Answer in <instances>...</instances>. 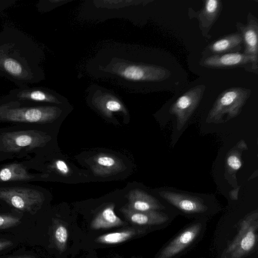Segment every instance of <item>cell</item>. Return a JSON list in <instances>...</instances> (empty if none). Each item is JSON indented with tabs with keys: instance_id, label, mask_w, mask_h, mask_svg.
<instances>
[{
	"instance_id": "6da1fadb",
	"label": "cell",
	"mask_w": 258,
	"mask_h": 258,
	"mask_svg": "<svg viewBox=\"0 0 258 258\" xmlns=\"http://www.w3.org/2000/svg\"><path fill=\"white\" fill-rule=\"evenodd\" d=\"M42 56L38 44L24 32L8 26L0 32V76L18 88L31 87L43 79Z\"/></svg>"
},
{
	"instance_id": "8fae6325",
	"label": "cell",
	"mask_w": 258,
	"mask_h": 258,
	"mask_svg": "<svg viewBox=\"0 0 258 258\" xmlns=\"http://www.w3.org/2000/svg\"><path fill=\"white\" fill-rule=\"evenodd\" d=\"M201 230L202 225L200 223L186 227L164 247L155 258H173L177 256L197 239Z\"/></svg>"
},
{
	"instance_id": "4316f807",
	"label": "cell",
	"mask_w": 258,
	"mask_h": 258,
	"mask_svg": "<svg viewBox=\"0 0 258 258\" xmlns=\"http://www.w3.org/2000/svg\"><path fill=\"white\" fill-rule=\"evenodd\" d=\"M7 258H36V257L31 255H21L9 257Z\"/></svg>"
},
{
	"instance_id": "484cf974",
	"label": "cell",
	"mask_w": 258,
	"mask_h": 258,
	"mask_svg": "<svg viewBox=\"0 0 258 258\" xmlns=\"http://www.w3.org/2000/svg\"><path fill=\"white\" fill-rule=\"evenodd\" d=\"M13 244L11 241L0 240V250L6 249L12 246Z\"/></svg>"
},
{
	"instance_id": "30bf717a",
	"label": "cell",
	"mask_w": 258,
	"mask_h": 258,
	"mask_svg": "<svg viewBox=\"0 0 258 258\" xmlns=\"http://www.w3.org/2000/svg\"><path fill=\"white\" fill-rule=\"evenodd\" d=\"M203 2L202 9L196 11L189 8L187 14L190 19H198L203 37L209 40L212 37L210 30L221 13L223 4L220 0H205Z\"/></svg>"
},
{
	"instance_id": "4fadbf2b",
	"label": "cell",
	"mask_w": 258,
	"mask_h": 258,
	"mask_svg": "<svg viewBox=\"0 0 258 258\" xmlns=\"http://www.w3.org/2000/svg\"><path fill=\"white\" fill-rule=\"evenodd\" d=\"M236 27L241 35L243 41L242 53L258 58V20L249 12L247 23L236 22Z\"/></svg>"
},
{
	"instance_id": "603a6c76",
	"label": "cell",
	"mask_w": 258,
	"mask_h": 258,
	"mask_svg": "<svg viewBox=\"0 0 258 258\" xmlns=\"http://www.w3.org/2000/svg\"><path fill=\"white\" fill-rule=\"evenodd\" d=\"M98 106L103 114L107 117H111L113 112L125 111L122 104L118 101L114 99H110L104 102L98 103Z\"/></svg>"
},
{
	"instance_id": "44dd1931",
	"label": "cell",
	"mask_w": 258,
	"mask_h": 258,
	"mask_svg": "<svg viewBox=\"0 0 258 258\" xmlns=\"http://www.w3.org/2000/svg\"><path fill=\"white\" fill-rule=\"evenodd\" d=\"M33 178L20 164H11L0 170V181H24Z\"/></svg>"
},
{
	"instance_id": "7402d4cb",
	"label": "cell",
	"mask_w": 258,
	"mask_h": 258,
	"mask_svg": "<svg viewBox=\"0 0 258 258\" xmlns=\"http://www.w3.org/2000/svg\"><path fill=\"white\" fill-rule=\"evenodd\" d=\"M68 237V229L66 223L59 219H54L52 226L51 239L55 248L61 253L67 248Z\"/></svg>"
},
{
	"instance_id": "52a82bcc",
	"label": "cell",
	"mask_w": 258,
	"mask_h": 258,
	"mask_svg": "<svg viewBox=\"0 0 258 258\" xmlns=\"http://www.w3.org/2000/svg\"><path fill=\"white\" fill-rule=\"evenodd\" d=\"M0 199L17 209L32 213L40 208L44 197L34 189L8 187L0 188Z\"/></svg>"
},
{
	"instance_id": "7c38bea8",
	"label": "cell",
	"mask_w": 258,
	"mask_h": 258,
	"mask_svg": "<svg viewBox=\"0 0 258 258\" xmlns=\"http://www.w3.org/2000/svg\"><path fill=\"white\" fill-rule=\"evenodd\" d=\"M120 74L132 81L161 82L168 78L170 72L160 66L131 65L124 68Z\"/></svg>"
},
{
	"instance_id": "ffe728a7",
	"label": "cell",
	"mask_w": 258,
	"mask_h": 258,
	"mask_svg": "<svg viewBox=\"0 0 258 258\" xmlns=\"http://www.w3.org/2000/svg\"><path fill=\"white\" fill-rule=\"evenodd\" d=\"M144 229L128 228L119 231L105 233L98 236L95 242L105 244H116L126 241L145 232Z\"/></svg>"
},
{
	"instance_id": "277c9868",
	"label": "cell",
	"mask_w": 258,
	"mask_h": 258,
	"mask_svg": "<svg viewBox=\"0 0 258 258\" xmlns=\"http://www.w3.org/2000/svg\"><path fill=\"white\" fill-rule=\"evenodd\" d=\"M157 194L163 201L187 215H200L209 210V204L204 196L167 187L160 189Z\"/></svg>"
},
{
	"instance_id": "d4e9b609",
	"label": "cell",
	"mask_w": 258,
	"mask_h": 258,
	"mask_svg": "<svg viewBox=\"0 0 258 258\" xmlns=\"http://www.w3.org/2000/svg\"><path fill=\"white\" fill-rule=\"evenodd\" d=\"M54 167L62 175H68L70 172L68 166L63 160H56L54 163Z\"/></svg>"
},
{
	"instance_id": "3957f363",
	"label": "cell",
	"mask_w": 258,
	"mask_h": 258,
	"mask_svg": "<svg viewBox=\"0 0 258 258\" xmlns=\"http://www.w3.org/2000/svg\"><path fill=\"white\" fill-rule=\"evenodd\" d=\"M258 212L256 210L239 222L238 232L222 254V258H243L253 250L257 242Z\"/></svg>"
},
{
	"instance_id": "2e32d148",
	"label": "cell",
	"mask_w": 258,
	"mask_h": 258,
	"mask_svg": "<svg viewBox=\"0 0 258 258\" xmlns=\"http://www.w3.org/2000/svg\"><path fill=\"white\" fill-rule=\"evenodd\" d=\"M128 209L138 212L161 211L165 206L156 198L145 191L135 188L130 191L127 195Z\"/></svg>"
},
{
	"instance_id": "ac0fdd59",
	"label": "cell",
	"mask_w": 258,
	"mask_h": 258,
	"mask_svg": "<svg viewBox=\"0 0 258 258\" xmlns=\"http://www.w3.org/2000/svg\"><path fill=\"white\" fill-rule=\"evenodd\" d=\"M115 206L113 203L109 204L100 211L92 220L91 228L100 230L126 225L127 223L115 214Z\"/></svg>"
},
{
	"instance_id": "cb8c5ba5",
	"label": "cell",
	"mask_w": 258,
	"mask_h": 258,
	"mask_svg": "<svg viewBox=\"0 0 258 258\" xmlns=\"http://www.w3.org/2000/svg\"><path fill=\"white\" fill-rule=\"evenodd\" d=\"M20 223V219L16 217L0 215V229L15 226Z\"/></svg>"
},
{
	"instance_id": "9a60e30c",
	"label": "cell",
	"mask_w": 258,
	"mask_h": 258,
	"mask_svg": "<svg viewBox=\"0 0 258 258\" xmlns=\"http://www.w3.org/2000/svg\"><path fill=\"white\" fill-rule=\"evenodd\" d=\"M91 168L94 175L105 177L116 174L125 169L123 161L116 156L100 153L91 158Z\"/></svg>"
},
{
	"instance_id": "d6986e66",
	"label": "cell",
	"mask_w": 258,
	"mask_h": 258,
	"mask_svg": "<svg viewBox=\"0 0 258 258\" xmlns=\"http://www.w3.org/2000/svg\"><path fill=\"white\" fill-rule=\"evenodd\" d=\"M247 149L244 140H240L227 154L225 158V176L232 183L236 180L237 172L242 166V153Z\"/></svg>"
},
{
	"instance_id": "ba28073f",
	"label": "cell",
	"mask_w": 258,
	"mask_h": 258,
	"mask_svg": "<svg viewBox=\"0 0 258 258\" xmlns=\"http://www.w3.org/2000/svg\"><path fill=\"white\" fill-rule=\"evenodd\" d=\"M200 64L213 69L242 68L247 72L256 75L258 73V58L242 52L227 53L201 57Z\"/></svg>"
},
{
	"instance_id": "5bb4252c",
	"label": "cell",
	"mask_w": 258,
	"mask_h": 258,
	"mask_svg": "<svg viewBox=\"0 0 258 258\" xmlns=\"http://www.w3.org/2000/svg\"><path fill=\"white\" fill-rule=\"evenodd\" d=\"M243 41L238 32L224 35L208 44L201 52L202 57L232 52H241Z\"/></svg>"
},
{
	"instance_id": "8992f818",
	"label": "cell",
	"mask_w": 258,
	"mask_h": 258,
	"mask_svg": "<svg viewBox=\"0 0 258 258\" xmlns=\"http://www.w3.org/2000/svg\"><path fill=\"white\" fill-rule=\"evenodd\" d=\"M51 139L46 134L35 130L7 132L0 136V150L18 152L23 148L33 149L44 146Z\"/></svg>"
},
{
	"instance_id": "7a4b0ae2",
	"label": "cell",
	"mask_w": 258,
	"mask_h": 258,
	"mask_svg": "<svg viewBox=\"0 0 258 258\" xmlns=\"http://www.w3.org/2000/svg\"><path fill=\"white\" fill-rule=\"evenodd\" d=\"M251 90L243 87H231L221 92L210 110L207 123H221L236 117L251 94Z\"/></svg>"
},
{
	"instance_id": "5b68a950",
	"label": "cell",
	"mask_w": 258,
	"mask_h": 258,
	"mask_svg": "<svg viewBox=\"0 0 258 258\" xmlns=\"http://www.w3.org/2000/svg\"><path fill=\"white\" fill-rule=\"evenodd\" d=\"M61 113V109L53 106H20L4 111L0 115V120L17 122L45 123L54 121Z\"/></svg>"
},
{
	"instance_id": "9c48e42d",
	"label": "cell",
	"mask_w": 258,
	"mask_h": 258,
	"mask_svg": "<svg viewBox=\"0 0 258 258\" xmlns=\"http://www.w3.org/2000/svg\"><path fill=\"white\" fill-rule=\"evenodd\" d=\"M205 89L204 85L195 86L182 94L171 105L169 113L175 116L178 131L184 127L199 106Z\"/></svg>"
},
{
	"instance_id": "e0dca14e",
	"label": "cell",
	"mask_w": 258,
	"mask_h": 258,
	"mask_svg": "<svg viewBox=\"0 0 258 258\" xmlns=\"http://www.w3.org/2000/svg\"><path fill=\"white\" fill-rule=\"evenodd\" d=\"M120 211L130 223L140 226L160 225L169 220V217L160 211L138 212L122 207Z\"/></svg>"
}]
</instances>
